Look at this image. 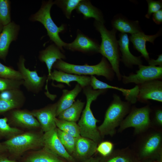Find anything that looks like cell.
<instances>
[{
	"label": "cell",
	"instance_id": "cell-10",
	"mask_svg": "<svg viewBox=\"0 0 162 162\" xmlns=\"http://www.w3.org/2000/svg\"><path fill=\"white\" fill-rule=\"evenodd\" d=\"M162 136L160 132H155L147 135L139 147V154L143 158L156 156L157 161L162 160Z\"/></svg>",
	"mask_w": 162,
	"mask_h": 162
},
{
	"label": "cell",
	"instance_id": "cell-2",
	"mask_svg": "<svg viewBox=\"0 0 162 162\" xmlns=\"http://www.w3.org/2000/svg\"><path fill=\"white\" fill-rule=\"evenodd\" d=\"M94 25L100 34L101 38L99 53L108 59L118 80H121L122 76L119 69V48L116 37L117 30L114 28L109 30L104 24L96 20L94 22Z\"/></svg>",
	"mask_w": 162,
	"mask_h": 162
},
{
	"label": "cell",
	"instance_id": "cell-29",
	"mask_svg": "<svg viewBox=\"0 0 162 162\" xmlns=\"http://www.w3.org/2000/svg\"><path fill=\"white\" fill-rule=\"evenodd\" d=\"M7 117L0 118V139H9L23 132L20 129L11 127L8 123Z\"/></svg>",
	"mask_w": 162,
	"mask_h": 162
},
{
	"label": "cell",
	"instance_id": "cell-15",
	"mask_svg": "<svg viewBox=\"0 0 162 162\" xmlns=\"http://www.w3.org/2000/svg\"><path fill=\"white\" fill-rule=\"evenodd\" d=\"M5 116L11 122L18 125L29 129L36 128L40 127L36 118L32 115L31 111L26 110L16 109L5 113Z\"/></svg>",
	"mask_w": 162,
	"mask_h": 162
},
{
	"label": "cell",
	"instance_id": "cell-33",
	"mask_svg": "<svg viewBox=\"0 0 162 162\" xmlns=\"http://www.w3.org/2000/svg\"><path fill=\"white\" fill-rule=\"evenodd\" d=\"M25 101V100H10L0 98V113H5L10 110L19 109L23 105Z\"/></svg>",
	"mask_w": 162,
	"mask_h": 162
},
{
	"label": "cell",
	"instance_id": "cell-43",
	"mask_svg": "<svg viewBox=\"0 0 162 162\" xmlns=\"http://www.w3.org/2000/svg\"><path fill=\"white\" fill-rule=\"evenodd\" d=\"M81 162H101V161L99 158L91 157Z\"/></svg>",
	"mask_w": 162,
	"mask_h": 162
},
{
	"label": "cell",
	"instance_id": "cell-11",
	"mask_svg": "<svg viewBox=\"0 0 162 162\" xmlns=\"http://www.w3.org/2000/svg\"><path fill=\"white\" fill-rule=\"evenodd\" d=\"M100 47V45L95 40L78 30L76 38L71 43H66L64 48L71 51L93 54L99 52Z\"/></svg>",
	"mask_w": 162,
	"mask_h": 162
},
{
	"label": "cell",
	"instance_id": "cell-1",
	"mask_svg": "<svg viewBox=\"0 0 162 162\" xmlns=\"http://www.w3.org/2000/svg\"><path fill=\"white\" fill-rule=\"evenodd\" d=\"M83 88L86 102V106L78 124L80 128V135L98 143L101 140V136L96 124L98 121L94 116L90 106L92 102L96 100L106 89L94 90L90 85Z\"/></svg>",
	"mask_w": 162,
	"mask_h": 162
},
{
	"label": "cell",
	"instance_id": "cell-19",
	"mask_svg": "<svg viewBox=\"0 0 162 162\" xmlns=\"http://www.w3.org/2000/svg\"><path fill=\"white\" fill-rule=\"evenodd\" d=\"M65 58V55L54 44L50 45L45 49L40 51L38 56L39 60L46 65L48 73L47 77L50 75L53 66L57 61Z\"/></svg>",
	"mask_w": 162,
	"mask_h": 162
},
{
	"label": "cell",
	"instance_id": "cell-45",
	"mask_svg": "<svg viewBox=\"0 0 162 162\" xmlns=\"http://www.w3.org/2000/svg\"><path fill=\"white\" fill-rule=\"evenodd\" d=\"M139 162H162V160L156 161H140Z\"/></svg>",
	"mask_w": 162,
	"mask_h": 162
},
{
	"label": "cell",
	"instance_id": "cell-5",
	"mask_svg": "<svg viewBox=\"0 0 162 162\" xmlns=\"http://www.w3.org/2000/svg\"><path fill=\"white\" fill-rule=\"evenodd\" d=\"M43 135L33 131L23 132L2 143L7 151L15 156H19L28 150L44 147Z\"/></svg>",
	"mask_w": 162,
	"mask_h": 162
},
{
	"label": "cell",
	"instance_id": "cell-40",
	"mask_svg": "<svg viewBox=\"0 0 162 162\" xmlns=\"http://www.w3.org/2000/svg\"><path fill=\"white\" fill-rule=\"evenodd\" d=\"M148 61L149 65L156 66V65H158L159 67H162V55H159L156 60L151 59Z\"/></svg>",
	"mask_w": 162,
	"mask_h": 162
},
{
	"label": "cell",
	"instance_id": "cell-17",
	"mask_svg": "<svg viewBox=\"0 0 162 162\" xmlns=\"http://www.w3.org/2000/svg\"><path fill=\"white\" fill-rule=\"evenodd\" d=\"M48 80H52L58 82L64 83L69 86L71 82H76L83 88L90 85V77L68 73L62 71L54 69L50 75L47 77Z\"/></svg>",
	"mask_w": 162,
	"mask_h": 162
},
{
	"label": "cell",
	"instance_id": "cell-46",
	"mask_svg": "<svg viewBox=\"0 0 162 162\" xmlns=\"http://www.w3.org/2000/svg\"><path fill=\"white\" fill-rule=\"evenodd\" d=\"M4 26L0 22V33L2 32Z\"/></svg>",
	"mask_w": 162,
	"mask_h": 162
},
{
	"label": "cell",
	"instance_id": "cell-34",
	"mask_svg": "<svg viewBox=\"0 0 162 162\" xmlns=\"http://www.w3.org/2000/svg\"><path fill=\"white\" fill-rule=\"evenodd\" d=\"M23 82V80L6 78L0 76V92L7 90L20 89Z\"/></svg>",
	"mask_w": 162,
	"mask_h": 162
},
{
	"label": "cell",
	"instance_id": "cell-12",
	"mask_svg": "<svg viewBox=\"0 0 162 162\" xmlns=\"http://www.w3.org/2000/svg\"><path fill=\"white\" fill-rule=\"evenodd\" d=\"M57 106L56 102L41 109L31 111L44 132L56 128L55 119L56 117Z\"/></svg>",
	"mask_w": 162,
	"mask_h": 162
},
{
	"label": "cell",
	"instance_id": "cell-30",
	"mask_svg": "<svg viewBox=\"0 0 162 162\" xmlns=\"http://www.w3.org/2000/svg\"><path fill=\"white\" fill-rule=\"evenodd\" d=\"M81 0H56L53 1L62 10L64 15L68 19L70 18L72 11L75 9Z\"/></svg>",
	"mask_w": 162,
	"mask_h": 162
},
{
	"label": "cell",
	"instance_id": "cell-44",
	"mask_svg": "<svg viewBox=\"0 0 162 162\" xmlns=\"http://www.w3.org/2000/svg\"><path fill=\"white\" fill-rule=\"evenodd\" d=\"M7 151L4 147L2 143L0 142V154H4Z\"/></svg>",
	"mask_w": 162,
	"mask_h": 162
},
{
	"label": "cell",
	"instance_id": "cell-8",
	"mask_svg": "<svg viewBox=\"0 0 162 162\" xmlns=\"http://www.w3.org/2000/svg\"><path fill=\"white\" fill-rule=\"evenodd\" d=\"M25 62L24 57L21 55L17 64L18 70L22 77V85L29 92L38 94L42 90L47 76L45 75L39 76L36 70H30L25 67Z\"/></svg>",
	"mask_w": 162,
	"mask_h": 162
},
{
	"label": "cell",
	"instance_id": "cell-20",
	"mask_svg": "<svg viewBox=\"0 0 162 162\" xmlns=\"http://www.w3.org/2000/svg\"><path fill=\"white\" fill-rule=\"evenodd\" d=\"M98 144L90 139L80 136L76 138L73 154L79 158L87 159L91 157L97 151Z\"/></svg>",
	"mask_w": 162,
	"mask_h": 162
},
{
	"label": "cell",
	"instance_id": "cell-3",
	"mask_svg": "<svg viewBox=\"0 0 162 162\" xmlns=\"http://www.w3.org/2000/svg\"><path fill=\"white\" fill-rule=\"evenodd\" d=\"M53 5L54 2L52 0L43 1L40 9L30 16L29 20L32 22L38 21L41 23L46 29L50 40L53 42L61 51H64L63 47H64L66 43L60 38L59 34L65 30L66 26L62 24L58 27L52 20L50 15V10Z\"/></svg>",
	"mask_w": 162,
	"mask_h": 162
},
{
	"label": "cell",
	"instance_id": "cell-6",
	"mask_svg": "<svg viewBox=\"0 0 162 162\" xmlns=\"http://www.w3.org/2000/svg\"><path fill=\"white\" fill-rule=\"evenodd\" d=\"M52 68L65 73L79 75L103 76L108 80H110L113 76L111 67L104 57L98 64L93 65L87 64L76 65L66 62L62 59L58 60Z\"/></svg>",
	"mask_w": 162,
	"mask_h": 162
},
{
	"label": "cell",
	"instance_id": "cell-21",
	"mask_svg": "<svg viewBox=\"0 0 162 162\" xmlns=\"http://www.w3.org/2000/svg\"><path fill=\"white\" fill-rule=\"evenodd\" d=\"M118 43L122 54L121 60L126 66L130 67L134 65L139 66L142 65V61L141 57L134 56L130 51L129 39L127 34H119Z\"/></svg>",
	"mask_w": 162,
	"mask_h": 162
},
{
	"label": "cell",
	"instance_id": "cell-22",
	"mask_svg": "<svg viewBox=\"0 0 162 162\" xmlns=\"http://www.w3.org/2000/svg\"><path fill=\"white\" fill-rule=\"evenodd\" d=\"M160 34V32L154 35H147L141 31L131 34L129 40L133 44L134 48L140 52L142 56L148 61L150 58L146 48V42L148 41L154 44V40Z\"/></svg>",
	"mask_w": 162,
	"mask_h": 162
},
{
	"label": "cell",
	"instance_id": "cell-32",
	"mask_svg": "<svg viewBox=\"0 0 162 162\" xmlns=\"http://www.w3.org/2000/svg\"><path fill=\"white\" fill-rule=\"evenodd\" d=\"M11 22L10 1L0 0V22L4 26Z\"/></svg>",
	"mask_w": 162,
	"mask_h": 162
},
{
	"label": "cell",
	"instance_id": "cell-7",
	"mask_svg": "<svg viewBox=\"0 0 162 162\" xmlns=\"http://www.w3.org/2000/svg\"><path fill=\"white\" fill-rule=\"evenodd\" d=\"M150 110L148 106L133 110L121 123L119 132L130 127L134 128L136 134L144 132L150 124Z\"/></svg>",
	"mask_w": 162,
	"mask_h": 162
},
{
	"label": "cell",
	"instance_id": "cell-24",
	"mask_svg": "<svg viewBox=\"0 0 162 162\" xmlns=\"http://www.w3.org/2000/svg\"><path fill=\"white\" fill-rule=\"evenodd\" d=\"M75 10L77 13L82 14L84 19L94 18L95 20L103 24L104 23V16L101 11L93 5L89 0H81Z\"/></svg>",
	"mask_w": 162,
	"mask_h": 162
},
{
	"label": "cell",
	"instance_id": "cell-14",
	"mask_svg": "<svg viewBox=\"0 0 162 162\" xmlns=\"http://www.w3.org/2000/svg\"><path fill=\"white\" fill-rule=\"evenodd\" d=\"M56 128L45 132L43 134L44 146L58 156L73 162L74 158L61 142L57 135Z\"/></svg>",
	"mask_w": 162,
	"mask_h": 162
},
{
	"label": "cell",
	"instance_id": "cell-25",
	"mask_svg": "<svg viewBox=\"0 0 162 162\" xmlns=\"http://www.w3.org/2000/svg\"><path fill=\"white\" fill-rule=\"evenodd\" d=\"M82 88L80 85L77 83L74 88L70 90H63L62 95L57 102L56 117L62 112L69 107L74 103L75 98Z\"/></svg>",
	"mask_w": 162,
	"mask_h": 162
},
{
	"label": "cell",
	"instance_id": "cell-39",
	"mask_svg": "<svg viewBox=\"0 0 162 162\" xmlns=\"http://www.w3.org/2000/svg\"><path fill=\"white\" fill-rule=\"evenodd\" d=\"M153 21L157 24H160L162 22V10L153 14L152 16Z\"/></svg>",
	"mask_w": 162,
	"mask_h": 162
},
{
	"label": "cell",
	"instance_id": "cell-37",
	"mask_svg": "<svg viewBox=\"0 0 162 162\" xmlns=\"http://www.w3.org/2000/svg\"><path fill=\"white\" fill-rule=\"evenodd\" d=\"M126 154L122 151L115 153L106 162H133L131 158Z\"/></svg>",
	"mask_w": 162,
	"mask_h": 162
},
{
	"label": "cell",
	"instance_id": "cell-38",
	"mask_svg": "<svg viewBox=\"0 0 162 162\" xmlns=\"http://www.w3.org/2000/svg\"><path fill=\"white\" fill-rule=\"evenodd\" d=\"M148 9L145 17L149 19L152 14H154L161 10L162 7V3L161 1H155L152 0H147Z\"/></svg>",
	"mask_w": 162,
	"mask_h": 162
},
{
	"label": "cell",
	"instance_id": "cell-16",
	"mask_svg": "<svg viewBox=\"0 0 162 162\" xmlns=\"http://www.w3.org/2000/svg\"><path fill=\"white\" fill-rule=\"evenodd\" d=\"M138 98L143 101L152 100L162 102V82L154 80L139 86Z\"/></svg>",
	"mask_w": 162,
	"mask_h": 162
},
{
	"label": "cell",
	"instance_id": "cell-27",
	"mask_svg": "<svg viewBox=\"0 0 162 162\" xmlns=\"http://www.w3.org/2000/svg\"><path fill=\"white\" fill-rule=\"evenodd\" d=\"M85 102L77 99L69 107L62 112L58 118L68 121L76 122L80 116Z\"/></svg>",
	"mask_w": 162,
	"mask_h": 162
},
{
	"label": "cell",
	"instance_id": "cell-13",
	"mask_svg": "<svg viewBox=\"0 0 162 162\" xmlns=\"http://www.w3.org/2000/svg\"><path fill=\"white\" fill-rule=\"evenodd\" d=\"M20 29V25L13 21L3 26L0 33V59L5 61L10 46L17 40Z\"/></svg>",
	"mask_w": 162,
	"mask_h": 162
},
{
	"label": "cell",
	"instance_id": "cell-26",
	"mask_svg": "<svg viewBox=\"0 0 162 162\" xmlns=\"http://www.w3.org/2000/svg\"><path fill=\"white\" fill-rule=\"evenodd\" d=\"M26 162H65L49 149L44 146L28 156Z\"/></svg>",
	"mask_w": 162,
	"mask_h": 162
},
{
	"label": "cell",
	"instance_id": "cell-31",
	"mask_svg": "<svg viewBox=\"0 0 162 162\" xmlns=\"http://www.w3.org/2000/svg\"><path fill=\"white\" fill-rule=\"evenodd\" d=\"M57 134L61 142L71 155L74 154L75 149L76 138L56 128Z\"/></svg>",
	"mask_w": 162,
	"mask_h": 162
},
{
	"label": "cell",
	"instance_id": "cell-9",
	"mask_svg": "<svg viewBox=\"0 0 162 162\" xmlns=\"http://www.w3.org/2000/svg\"><path fill=\"white\" fill-rule=\"evenodd\" d=\"M139 68L135 74L127 76H122L123 82L124 84L134 83L141 85L162 77V67L141 65L139 66Z\"/></svg>",
	"mask_w": 162,
	"mask_h": 162
},
{
	"label": "cell",
	"instance_id": "cell-28",
	"mask_svg": "<svg viewBox=\"0 0 162 162\" xmlns=\"http://www.w3.org/2000/svg\"><path fill=\"white\" fill-rule=\"evenodd\" d=\"M56 126L61 130L77 138L80 136V128L76 122L68 121L56 118Z\"/></svg>",
	"mask_w": 162,
	"mask_h": 162
},
{
	"label": "cell",
	"instance_id": "cell-23",
	"mask_svg": "<svg viewBox=\"0 0 162 162\" xmlns=\"http://www.w3.org/2000/svg\"><path fill=\"white\" fill-rule=\"evenodd\" d=\"M111 24L113 28L121 33L132 34L142 31L138 21L130 20L120 15L115 16Z\"/></svg>",
	"mask_w": 162,
	"mask_h": 162
},
{
	"label": "cell",
	"instance_id": "cell-35",
	"mask_svg": "<svg viewBox=\"0 0 162 162\" xmlns=\"http://www.w3.org/2000/svg\"><path fill=\"white\" fill-rule=\"evenodd\" d=\"M0 76L3 78L16 80H23L22 77L18 70L6 66L0 62Z\"/></svg>",
	"mask_w": 162,
	"mask_h": 162
},
{
	"label": "cell",
	"instance_id": "cell-42",
	"mask_svg": "<svg viewBox=\"0 0 162 162\" xmlns=\"http://www.w3.org/2000/svg\"><path fill=\"white\" fill-rule=\"evenodd\" d=\"M0 162H16L14 160L9 158L4 154H0Z\"/></svg>",
	"mask_w": 162,
	"mask_h": 162
},
{
	"label": "cell",
	"instance_id": "cell-41",
	"mask_svg": "<svg viewBox=\"0 0 162 162\" xmlns=\"http://www.w3.org/2000/svg\"><path fill=\"white\" fill-rule=\"evenodd\" d=\"M155 120L156 123L159 126L162 125V111L157 110L155 114Z\"/></svg>",
	"mask_w": 162,
	"mask_h": 162
},
{
	"label": "cell",
	"instance_id": "cell-4",
	"mask_svg": "<svg viewBox=\"0 0 162 162\" xmlns=\"http://www.w3.org/2000/svg\"><path fill=\"white\" fill-rule=\"evenodd\" d=\"M129 109L127 102L122 101L118 95H114L113 100L106 112L103 122L98 127L101 136H113L116 128L120 125Z\"/></svg>",
	"mask_w": 162,
	"mask_h": 162
},
{
	"label": "cell",
	"instance_id": "cell-18",
	"mask_svg": "<svg viewBox=\"0 0 162 162\" xmlns=\"http://www.w3.org/2000/svg\"><path fill=\"white\" fill-rule=\"evenodd\" d=\"M90 86L94 90L110 88L118 90L122 93L125 99L129 102L134 104L137 101L139 94V86L137 85L131 89H126L110 85L97 79L94 76H90Z\"/></svg>",
	"mask_w": 162,
	"mask_h": 162
},
{
	"label": "cell",
	"instance_id": "cell-36",
	"mask_svg": "<svg viewBox=\"0 0 162 162\" xmlns=\"http://www.w3.org/2000/svg\"><path fill=\"white\" fill-rule=\"evenodd\" d=\"M114 145L111 142L104 141L100 142L97 146L96 151L104 157L107 156L112 152Z\"/></svg>",
	"mask_w": 162,
	"mask_h": 162
}]
</instances>
